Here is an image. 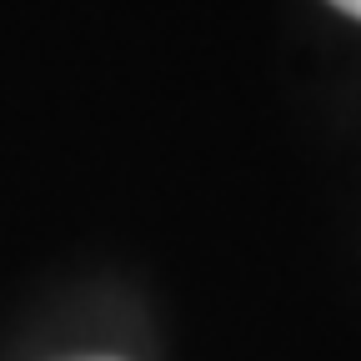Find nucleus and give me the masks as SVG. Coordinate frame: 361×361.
I'll use <instances>...</instances> for the list:
<instances>
[{
    "label": "nucleus",
    "mask_w": 361,
    "mask_h": 361,
    "mask_svg": "<svg viewBox=\"0 0 361 361\" xmlns=\"http://www.w3.org/2000/svg\"><path fill=\"white\" fill-rule=\"evenodd\" d=\"M331 6H336V11H346L351 20H361V0H331Z\"/></svg>",
    "instance_id": "1"
}]
</instances>
